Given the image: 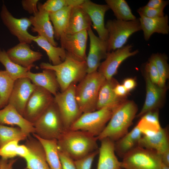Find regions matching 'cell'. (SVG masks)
<instances>
[{
	"label": "cell",
	"mask_w": 169,
	"mask_h": 169,
	"mask_svg": "<svg viewBox=\"0 0 169 169\" xmlns=\"http://www.w3.org/2000/svg\"><path fill=\"white\" fill-rule=\"evenodd\" d=\"M136 125L144 136H150L161 128L159 120L158 110L148 111L142 116Z\"/></svg>",
	"instance_id": "cell-32"
},
{
	"label": "cell",
	"mask_w": 169,
	"mask_h": 169,
	"mask_svg": "<svg viewBox=\"0 0 169 169\" xmlns=\"http://www.w3.org/2000/svg\"><path fill=\"white\" fill-rule=\"evenodd\" d=\"M29 154V151L26 145H19L17 150V156H18L24 159Z\"/></svg>",
	"instance_id": "cell-47"
},
{
	"label": "cell",
	"mask_w": 169,
	"mask_h": 169,
	"mask_svg": "<svg viewBox=\"0 0 169 169\" xmlns=\"http://www.w3.org/2000/svg\"><path fill=\"white\" fill-rule=\"evenodd\" d=\"M10 59L15 63L25 68L34 67L35 62L41 59L43 55L40 52L32 50L29 44L20 43L6 51Z\"/></svg>",
	"instance_id": "cell-17"
},
{
	"label": "cell",
	"mask_w": 169,
	"mask_h": 169,
	"mask_svg": "<svg viewBox=\"0 0 169 169\" xmlns=\"http://www.w3.org/2000/svg\"><path fill=\"white\" fill-rule=\"evenodd\" d=\"M40 67L55 72L61 92L64 91L71 84L79 83L87 74L86 61L78 60L67 52L64 61L61 63L53 65L43 62Z\"/></svg>",
	"instance_id": "cell-3"
},
{
	"label": "cell",
	"mask_w": 169,
	"mask_h": 169,
	"mask_svg": "<svg viewBox=\"0 0 169 169\" xmlns=\"http://www.w3.org/2000/svg\"><path fill=\"white\" fill-rule=\"evenodd\" d=\"M118 83L113 78L105 80L99 91L96 110L105 107L114 109L126 100L124 97L117 96L114 92V88Z\"/></svg>",
	"instance_id": "cell-23"
},
{
	"label": "cell",
	"mask_w": 169,
	"mask_h": 169,
	"mask_svg": "<svg viewBox=\"0 0 169 169\" xmlns=\"http://www.w3.org/2000/svg\"><path fill=\"white\" fill-rule=\"evenodd\" d=\"M138 146L154 150L160 154L169 148V137L167 128H161L157 133L150 136H143Z\"/></svg>",
	"instance_id": "cell-27"
},
{
	"label": "cell",
	"mask_w": 169,
	"mask_h": 169,
	"mask_svg": "<svg viewBox=\"0 0 169 169\" xmlns=\"http://www.w3.org/2000/svg\"><path fill=\"white\" fill-rule=\"evenodd\" d=\"M28 136L18 127H9L0 124V148L12 141L26 140Z\"/></svg>",
	"instance_id": "cell-35"
},
{
	"label": "cell",
	"mask_w": 169,
	"mask_h": 169,
	"mask_svg": "<svg viewBox=\"0 0 169 169\" xmlns=\"http://www.w3.org/2000/svg\"><path fill=\"white\" fill-rule=\"evenodd\" d=\"M38 11L29 18L32 26V31L37 33L38 36L45 38L52 45L57 47L58 44L54 40L53 27L49 13L43 9L38 3Z\"/></svg>",
	"instance_id": "cell-18"
},
{
	"label": "cell",
	"mask_w": 169,
	"mask_h": 169,
	"mask_svg": "<svg viewBox=\"0 0 169 169\" xmlns=\"http://www.w3.org/2000/svg\"><path fill=\"white\" fill-rule=\"evenodd\" d=\"M19 141H14L7 143L0 148V156L8 159L17 156V150Z\"/></svg>",
	"instance_id": "cell-39"
},
{
	"label": "cell",
	"mask_w": 169,
	"mask_h": 169,
	"mask_svg": "<svg viewBox=\"0 0 169 169\" xmlns=\"http://www.w3.org/2000/svg\"><path fill=\"white\" fill-rule=\"evenodd\" d=\"M164 9H156L149 8L146 6L140 7L137 10L140 16L148 18H153L164 16Z\"/></svg>",
	"instance_id": "cell-41"
},
{
	"label": "cell",
	"mask_w": 169,
	"mask_h": 169,
	"mask_svg": "<svg viewBox=\"0 0 169 169\" xmlns=\"http://www.w3.org/2000/svg\"><path fill=\"white\" fill-rule=\"evenodd\" d=\"M25 145L29 151V155L24 159L27 169H51L47 162L44 148L37 139L30 135Z\"/></svg>",
	"instance_id": "cell-19"
},
{
	"label": "cell",
	"mask_w": 169,
	"mask_h": 169,
	"mask_svg": "<svg viewBox=\"0 0 169 169\" xmlns=\"http://www.w3.org/2000/svg\"><path fill=\"white\" fill-rule=\"evenodd\" d=\"M76 84H73L63 92H58L54 100L59 110L64 127L69 130L83 113L76 101L75 90Z\"/></svg>",
	"instance_id": "cell-9"
},
{
	"label": "cell",
	"mask_w": 169,
	"mask_h": 169,
	"mask_svg": "<svg viewBox=\"0 0 169 169\" xmlns=\"http://www.w3.org/2000/svg\"><path fill=\"white\" fill-rule=\"evenodd\" d=\"M132 45L128 44L110 52H108L105 60L101 63L98 71L106 79L113 78L117 72L121 63L127 58L137 54V49L132 51Z\"/></svg>",
	"instance_id": "cell-12"
},
{
	"label": "cell",
	"mask_w": 169,
	"mask_h": 169,
	"mask_svg": "<svg viewBox=\"0 0 169 169\" xmlns=\"http://www.w3.org/2000/svg\"><path fill=\"white\" fill-rule=\"evenodd\" d=\"M122 84L129 92L135 88L136 84L135 79L129 78L124 80Z\"/></svg>",
	"instance_id": "cell-48"
},
{
	"label": "cell",
	"mask_w": 169,
	"mask_h": 169,
	"mask_svg": "<svg viewBox=\"0 0 169 169\" xmlns=\"http://www.w3.org/2000/svg\"><path fill=\"white\" fill-rule=\"evenodd\" d=\"M17 160L12 158L8 160L4 169H13V166Z\"/></svg>",
	"instance_id": "cell-50"
},
{
	"label": "cell",
	"mask_w": 169,
	"mask_h": 169,
	"mask_svg": "<svg viewBox=\"0 0 169 169\" xmlns=\"http://www.w3.org/2000/svg\"><path fill=\"white\" fill-rule=\"evenodd\" d=\"M98 153V149L82 158L74 160L76 169H91L94 159Z\"/></svg>",
	"instance_id": "cell-40"
},
{
	"label": "cell",
	"mask_w": 169,
	"mask_h": 169,
	"mask_svg": "<svg viewBox=\"0 0 169 169\" xmlns=\"http://www.w3.org/2000/svg\"><path fill=\"white\" fill-rule=\"evenodd\" d=\"M33 41L45 51L51 64L58 65L64 61L66 52L61 47L54 46L46 38L38 35L36 36Z\"/></svg>",
	"instance_id": "cell-30"
},
{
	"label": "cell",
	"mask_w": 169,
	"mask_h": 169,
	"mask_svg": "<svg viewBox=\"0 0 169 169\" xmlns=\"http://www.w3.org/2000/svg\"><path fill=\"white\" fill-rule=\"evenodd\" d=\"M105 78L97 70L87 73L76 85L75 98L81 112L95 111L99 91Z\"/></svg>",
	"instance_id": "cell-4"
},
{
	"label": "cell",
	"mask_w": 169,
	"mask_h": 169,
	"mask_svg": "<svg viewBox=\"0 0 169 169\" xmlns=\"http://www.w3.org/2000/svg\"><path fill=\"white\" fill-rule=\"evenodd\" d=\"M88 36L86 30L73 34H64L59 39L61 47L76 59L86 61V50Z\"/></svg>",
	"instance_id": "cell-14"
},
{
	"label": "cell",
	"mask_w": 169,
	"mask_h": 169,
	"mask_svg": "<svg viewBox=\"0 0 169 169\" xmlns=\"http://www.w3.org/2000/svg\"><path fill=\"white\" fill-rule=\"evenodd\" d=\"M0 124L17 125L28 136L35 133L33 124L27 120L9 104L0 110Z\"/></svg>",
	"instance_id": "cell-22"
},
{
	"label": "cell",
	"mask_w": 169,
	"mask_h": 169,
	"mask_svg": "<svg viewBox=\"0 0 169 169\" xmlns=\"http://www.w3.org/2000/svg\"><path fill=\"white\" fill-rule=\"evenodd\" d=\"M88 14L80 5L72 7L68 26L64 34H73L83 30H88L92 25Z\"/></svg>",
	"instance_id": "cell-26"
},
{
	"label": "cell",
	"mask_w": 169,
	"mask_h": 169,
	"mask_svg": "<svg viewBox=\"0 0 169 169\" xmlns=\"http://www.w3.org/2000/svg\"><path fill=\"white\" fill-rule=\"evenodd\" d=\"M0 16L1 20L10 33L17 37L20 43L31 44L36 36L31 34L28 29L31 25L29 18H17L9 11L7 7L3 3L1 9Z\"/></svg>",
	"instance_id": "cell-10"
},
{
	"label": "cell",
	"mask_w": 169,
	"mask_h": 169,
	"mask_svg": "<svg viewBox=\"0 0 169 169\" xmlns=\"http://www.w3.org/2000/svg\"><path fill=\"white\" fill-rule=\"evenodd\" d=\"M84 0H48L44 3H38L41 8L49 13L57 12L64 8L80 5Z\"/></svg>",
	"instance_id": "cell-38"
},
{
	"label": "cell",
	"mask_w": 169,
	"mask_h": 169,
	"mask_svg": "<svg viewBox=\"0 0 169 169\" xmlns=\"http://www.w3.org/2000/svg\"><path fill=\"white\" fill-rule=\"evenodd\" d=\"M38 0H22L21 2L23 9L30 14H34L38 11Z\"/></svg>",
	"instance_id": "cell-44"
},
{
	"label": "cell",
	"mask_w": 169,
	"mask_h": 169,
	"mask_svg": "<svg viewBox=\"0 0 169 169\" xmlns=\"http://www.w3.org/2000/svg\"><path fill=\"white\" fill-rule=\"evenodd\" d=\"M33 124L34 133L46 140H57L66 130L54 100Z\"/></svg>",
	"instance_id": "cell-5"
},
{
	"label": "cell",
	"mask_w": 169,
	"mask_h": 169,
	"mask_svg": "<svg viewBox=\"0 0 169 169\" xmlns=\"http://www.w3.org/2000/svg\"><path fill=\"white\" fill-rule=\"evenodd\" d=\"M97 137L81 131L66 130L57 140L59 150L74 160L98 149Z\"/></svg>",
	"instance_id": "cell-1"
},
{
	"label": "cell",
	"mask_w": 169,
	"mask_h": 169,
	"mask_svg": "<svg viewBox=\"0 0 169 169\" xmlns=\"http://www.w3.org/2000/svg\"><path fill=\"white\" fill-rule=\"evenodd\" d=\"M36 87L28 78L16 79L14 81L8 104L13 106L23 116L27 102Z\"/></svg>",
	"instance_id": "cell-13"
},
{
	"label": "cell",
	"mask_w": 169,
	"mask_h": 169,
	"mask_svg": "<svg viewBox=\"0 0 169 169\" xmlns=\"http://www.w3.org/2000/svg\"><path fill=\"white\" fill-rule=\"evenodd\" d=\"M90 38V48L86 58L87 73L97 71L100 61L105 59L108 53L107 41L96 35L90 27L87 30Z\"/></svg>",
	"instance_id": "cell-15"
},
{
	"label": "cell",
	"mask_w": 169,
	"mask_h": 169,
	"mask_svg": "<svg viewBox=\"0 0 169 169\" xmlns=\"http://www.w3.org/2000/svg\"><path fill=\"white\" fill-rule=\"evenodd\" d=\"M145 74L146 97L142 109L136 115L137 117L142 116L148 111L158 110L162 104L166 91L165 87L161 88L154 84L148 74L146 73Z\"/></svg>",
	"instance_id": "cell-20"
},
{
	"label": "cell",
	"mask_w": 169,
	"mask_h": 169,
	"mask_svg": "<svg viewBox=\"0 0 169 169\" xmlns=\"http://www.w3.org/2000/svg\"><path fill=\"white\" fill-rule=\"evenodd\" d=\"M142 133L136 126L130 131L115 141V150L118 155L122 158L127 153L138 146Z\"/></svg>",
	"instance_id": "cell-28"
},
{
	"label": "cell",
	"mask_w": 169,
	"mask_h": 169,
	"mask_svg": "<svg viewBox=\"0 0 169 169\" xmlns=\"http://www.w3.org/2000/svg\"><path fill=\"white\" fill-rule=\"evenodd\" d=\"M106 4L113 12L117 20L128 21L137 18L125 0H105Z\"/></svg>",
	"instance_id": "cell-33"
},
{
	"label": "cell",
	"mask_w": 169,
	"mask_h": 169,
	"mask_svg": "<svg viewBox=\"0 0 169 169\" xmlns=\"http://www.w3.org/2000/svg\"><path fill=\"white\" fill-rule=\"evenodd\" d=\"M138 107L132 101L125 100L113 109L111 117L107 124L97 137L100 141L108 138L115 141L125 135L136 116Z\"/></svg>",
	"instance_id": "cell-2"
},
{
	"label": "cell",
	"mask_w": 169,
	"mask_h": 169,
	"mask_svg": "<svg viewBox=\"0 0 169 169\" xmlns=\"http://www.w3.org/2000/svg\"><path fill=\"white\" fill-rule=\"evenodd\" d=\"M14 80L5 70H0V110L8 104Z\"/></svg>",
	"instance_id": "cell-36"
},
{
	"label": "cell",
	"mask_w": 169,
	"mask_h": 169,
	"mask_svg": "<svg viewBox=\"0 0 169 169\" xmlns=\"http://www.w3.org/2000/svg\"><path fill=\"white\" fill-rule=\"evenodd\" d=\"M73 7H66L57 12L49 13L50 20L53 25L54 38L59 40L65 33Z\"/></svg>",
	"instance_id": "cell-31"
},
{
	"label": "cell",
	"mask_w": 169,
	"mask_h": 169,
	"mask_svg": "<svg viewBox=\"0 0 169 169\" xmlns=\"http://www.w3.org/2000/svg\"><path fill=\"white\" fill-rule=\"evenodd\" d=\"M89 15L93 25V28L96 31L98 37L107 41L108 33L105 27L104 22L105 14L109 8L107 4H98L90 0H84L80 5Z\"/></svg>",
	"instance_id": "cell-16"
},
{
	"label": "cell",
	"mask_w": 169,
	"mask_h": 169,
	"mask_svg": "<svg viewBox=\"0 0 169 169\" xmlns=\"http://www.w3.org/2000/svg\"><path fill=\"white\" fill-rule=\"evenodd\" d=\"M25 77L29 79L37 86L42 87L55 96L59 89L55 72L49 69H43L42 72L33 73L30 70L26 74Z\"/></svg>",
	"instance_id": "cell-24"
},
{
	"label": "cell",
	"mask_w": 169,
	"mask_h": 169,
	"mask_svg": "<svg viewBox=\"0 0 169 169\" xmlns=\"http://www.w3.org/2000/svg\"><path fill=\"white\" fill-rule=\"evenodd\" d=\"M8 161L7 159L1 158L0 159V169H4Z\"/></svg>",
	"instance_id": "cell-51"
},
{
	"label": "cell",
	"mask_w": 169,
	"mask_h": 169,
	"mask_svg": "<svg viewBox=\"0 0 169 169\" xmlns=\"http://www.w3.org/2000/svg\"><path fill=\"white\" fill-rule=\"evenodd\" d=\"M113 109L105 107L93 111L83 113L69 130L81 131L97 137L110 119Z\"/></svg>",
	"instance_id": "cell-7"
},
{
	"label": "cell",
	"mask_w": 169,
	"mask_h": 169,
	"mask_svg": "<svg viewBox=\"0 0 169 169\" xmlns=\"http://www.w3.org/2000/svg\"><path fill=\"white\" fill-rule=\"evenodd\" d=\"M150 59L155 64L159 74V82L158 86L161 88L165 87L166 82L169 75L167 56L164 54H154L151 55Z\"/></svg>",
	"instance_id": "cell-37"
},
{
	"label": "cell",
	"mask_w": 169,
	"mask_h": 169,
	"mask_svg": "<svg viewBox=\"0 0 169 169\" xmlns=\"http://www.w3.org/2000/svg\"><path fill=\"white\" fill-rule=\"evenodd\" d=\"M58 153L62 169H76L73 159L66 153L59 150Z\"/></svg>",
	"instance_id": "cell-43"
},
{
	"label": "cell",
	"mask_w": 169,
	"mask_h": 169,
	"mask_svg": "<svg viewBox=\"0 0 169 169\" xmlns=\"http://www.w3.org/2000/svg\"><path fill=\"white\" fill-rule=\"evenodd\" d=\"M161 155L162 163L169 166V148L165 151Z\"/></svg>",
	"instance_id": "cell-49"
},
{
	"label": "cell",
	"mask_w": 169,
	"mask_h": 169,
	"mask_svg": "<svg viewBox=\"0 0 169 169\" xmlns=\"http://www.w3.org/2000/svg\"><path fill=\"white\" fill-rule=\"evenodd\" d=\"M145 73L151 81L158 85L159 82V74L155 64L150 59L145 65Z\"/></svg>",
	"instance_id": "cell-42"
},
{
	"label": "cell",
	"mask_w": 169,
	"mask_h": 169,
	"mask_svg": "<svg viewBox=\"0 0 169 169\" xmlns=\"http://www.w3.org/2000/svg\"><path fill=\"white\" fill-rule=\"evenodd\" d=\"M168 1L164 0H150L146 6L156 9H164L168 4Z\"/></svg>",
	"instance_id": "cell-45"
},
{
	"label": "cell",
	"mask_w": 169,
	"mask_h": 169,
	"mask_svg": "<svg viewBox=\"0 0 169 169\" xmlns=\"http://www.w3.org/2000/svg\"><path fill=\"white\" fill-rule=\"evenodd\" d=\"M54 101V96L50 93L36 86L27 102L23 116L33 123Z\"/></svg>",
	"instance_id": "cell-11"
},
{
	"label": "cell",
	"mask_w": 169,
	"mask_h": 169,
	"mask_svg": "<svg viewBox=\"0 0 169 169\" xmlns=\"http://www.w3.org/2000/svg\"><path fill=\"white\" fill-rule=\"evenodd\" d=\"M105 27L108 33L107 41L108 52L122 47L131 35L141 30L139 19L137 18L128 21L109 20Z\"/></svg>",
	"instance_id": "cell-6"
},
{
	"label": "cell",
	"mask_w": 169,
	"mask_h": 169,
	"mask_svg": "<svg viewBox=\"0 0 169 169\" xmlns=\"http://www.w3.org/2000/svg\"><path fill=\"white\" fill-rule=\"evenodd\" d=\"M160 169H169V166L162 163Z\"/></svg>",
	"instance_id": "cell-52"
},
{
	"label": "cell",
	"mask_w": 169,
	"mask_h": 169,
	"mask_svg": "<svg viewBox=\"0 0 169 169\" xmlns=\"http://www.w3.org/2000/svg\"><path fill=\"white\" fill-rule=\"evenodd\" d=\"M100 141L97 169H122L121 162L115 155V141L108 138Z\"/></svg>",
	"instance_id": "cell-21"
},
{
	"label": "cell",
	"mask_w": 169,
	"mask_h": 169,
	"mask_svg": "<svg viewBox=\"0 0 169 169\" xmlns=\"http://www.w3.org/2000/svg\"><path fill=\"white\" fill-rule=\"evenodd\" d=\"M33 135L43 146L47 162L50 169H62L59 155L57 140L45 139L41 138L35 133Z\"/></svg>",
	"instance_id": "cell-29"
},
{
	"label": "cell",
	"mask_w": 169,
	"mask_h": 169,
	"mask_svg": "<svg viewBox=\"0 0 169 169\" xmlns=\"http://www.w3.org/2000/svg\"><path fill=\"white\" fill-rule=\"evenodd\" d=\"M141 30L143 32L144 38L148 40L154 33L167 34L169 32L168 17L166 14L164 16L150 18L140 16L139 18Z\"/></svg>",
	"instance_id": "cell-25"
},
{
	"label": "cell",
	"mask_w": 169,
	"mask_h": 169,
	"mask_svg": "<svg viewBox=\"0 0 169 169\" xmlns=\"http://www.w3.org/2000/svg\"><path fill=\"white\" fill-rule=\"evenodd\" d=\"M161 163V154L138 146L126 154L121 161L124 169H160Z\"/></svg>",
	"instance_id": "cell-8"
},
{
	"label": "cell",
	"mask_w": 169,
	"mask_h": 169,
	"mask_svg": "<svg viewBox=\"0 0 169 169\" xmlns=\"http://www.w3.org/2000/svg\"><path fill=\"white\" fill-rule=\"evenodd\" d=\"M0 62L4 66L5 70L14 80L25 78L27 72L31 68H25L19 65L12 61L4 49H0Z\"/></svg>",
	"instance_id": "cell-34"
},
{
	"label": "cell",
	"mask_w": 169,
	"mask_h": 169,
	"mask_svg": "<svg viewBox=\"0 0 169 169\" xmlns=\"http://www.w3.org/2000/svg\"><path fill=\"white\" fill-rule=\"evenodd\" d=\"M113 90L117 96L122 97H125L128 92L123 84L118 83L115 86Z\"/></svg>",
	"instance_id": "cell-46"
}]
</instances>
